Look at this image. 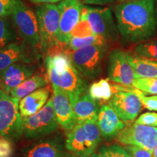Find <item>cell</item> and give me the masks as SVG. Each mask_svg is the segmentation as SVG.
<instances>
[{"instance_id":"6da1fadb","label":"cell","mask_w":157,"mask_h":157,"mask_svg":"<svg viewBox=\"0 0 157 157\" xmlns=\"http://www.w3.org/2000/svg\"><path fill=\"white\" fill-rule=\"evenodd\" d=\"M114 14L119 34L126 43L136 44L146 42L156 34L154 0L119 3Z\"/></svg>"},{"instance_id":"7a4b0ae2","label":"cell","mask_w":157,"mask_h":157,"mask_svg":"<svg viewBox=\"0 0 157 157\" xmlns=\"http://www.w3.org/2000/svg\"><path fill=\"white\" fill-rule=\"evenodd\" d=\"M45 65L49 80L52 85L68 94L73 105L87 90L83 76L75 68L68 55L60 50L49 54L45 59Z\"/></svg>"},{"instance_id":"3957f363","label":"cell","mask_w":157,"mask_h":157,"mask_svg":"<svg viewBox=\"0 0 157 157\" xmlns=\"http://www.w3.org/2000/svg\"><path fill=\"white\" fill-rule=\"evenodd\" d=\"M101 141L97 122L77 124L67 134L65 146L78 157H90Z\"/></svg>"},{"instance_id":"277c9868","label":"cell","mask_w":157,"mask_h":157,"mask_svg":"<svg viewBox=\"0 0 157 157\" xmlns=\"http://www.w3.org/2000/svg\"><path fill=\"white\" fill-rule=\"evenodd\" d=\"M40 44L42 52H50L60 48L58 35L60 31V13L58 5L54 4H43L36 7Z\"/></svg>"},{"instance_id":"5b68a950","label":"cell","mask_w":157,"mask_h":157,"mask_svg":"<svg viewBox=\"0 0 157 157\" xmlns=\"http://www.w3.org/2000/svg\"><path fill=\"white\" fill-rule=\"evenodd\" d=\"M20 100L0 90V137L10 141L23 136V117L19 111Z\"/></svg>"},{"instance_id":"8992f818","label":"cell","mask_w":157,"mask_h":157,"mask_svg":"<svg viewBox=\"0 0 157 157\" xmlns=\"http://www.w3.org/2000/svg\"><path fill=\"white\" fill-rule=\"evenodd\" d=\"M108 50V45L96 44L65 52L82 76L93 79L101 74L102 63Z\"/></svg>"},{"instance_id":"52a82bcc","label":"cell","mask_w":157,"mask_h":157,"mask_svg":"<svg viewBox=\"0 0 157 157\" xmlns=\"http://www.w3.org/2000/svg\"><path fill=\"white\" fill-rule=\"evenodd\" d=\"M59 126L51 98L40 111L23 118V136L26 139L42 138L56 132Z\"/></svg>"},{"instance_id":"ba28073f","label":"cell","mask_w":157,"mask_h":157,"mask_svg":"<svg viewBox=\"0 0 157 157\" xmlns=\"http://www.w3.org/2000/svg\"><path fill=\"white\" fill-rule=\"evenodd\" d=\"M116 93L109 101V105L119 117L126 123H131L138 117L142 103L133 87L114 84Z\"/></svg>"},{"instance_id":"9c48e42d","label":"cell","mask_w":157,"mask_h":157,"mask_svg":"<svg viewBox=\"0 0 157 157\" xmlns=\"http://www.w3.org/2000/svg\"><path fill=\"white\" fill-rule=\"evenodd\" d=\"M82 14L87 20L94 34L103 36L109 43L118 40L119 32L109 7L84 6Z\"/></svg>"},{"instance_id":"30bf717a","label":"cell","mask_w":157,"mask_h":157,"mask_svg":"<svg viewBox=\"0 0 157 157\" xmlns=\"http://www.w3.org/2000/svg\"><path fill=\"white\" fill-rule=\"evenodd\" d=\"M11 17L13 25L25 42L33 48L39 46L40 35L36 13L22 2L15 7Z\"/></svg>"},{"instance_id":"8fae6325","label":"cell","mask_w":157,"mask_h":157,"mask_svg":"<svg viewBox=\"0 0 157 157\" xmlns=\"http://www.w3.org/2000/svg\"><path fill=\"white\" fill-rule=\"evenodd\" d=\"M117 141L124 146L140 147L153 151L157 146V127L137 123L127 125L117 135Z\"/></svg>"},{"instance_id":"7c38bea8","label":"cell","mask_w":157,"mask_h":157,"mask_svg":"<svg viewBox=\"0 0 157 157\" xmlns=\"http://www.w3.org/2000/svg\"><path fill=\"white\" fill-rule=\"evenodd\" d=\"M58 6L60 13L58 42L60 48H63L68 46L72 31L80 20L84 5L81 0H63Z\"/></svg>"},{"instance_id":"4fadbf2b","label":"cell","mask_w":157,"mask_h":157,"mask_svg":"<svg viewBox=\"0 0 157 157\" xmlns=\"http://www.w3.org/2000/svg\"><path fill=\"white\" fill-rule=\"evenodd\" d=\"M107 70L110 81L126 87H132L136 76L127 60L126 52L120 49L111 51L108 60Z\"/></svg>"},{"instance_id":"5bb4252c","label":"cell","mask_w":157,"mask_h":157,"mask_svg":"<svg viewBox=\"0 0 157 157\" xmlns=\"http://www.w3.org/2000/svg\"><path fill=\"white\" fill-rule=\"evenodd\" d=\"M52 99L58 124L62 129L68 132L76 124L73 106L71 104L68 94L56 85H52Z\"/></svg>"},{"instance_id":"9a60e30c","label":"cell","mask_w":157,"mask_h":157,"mask_svg":"<svg viewBox=\"0 0 157 157\" xmlns=\"http://www.w3.org/2000/svg\"><path fill=\"white\" fill-rule=\"evenodd\" d=\"M63 154V138L53 136L24 147L17 157H62Z\"/></svg>"},{"instance_id":"2e32d148","label":"cell","mask_w":157,"mask_h":157,"mask_svg":"<svg viewBox=\"0 0 157 157\" xmlns=\"http://www.w3.org/2000/svg\"><path fill=\"white\" fill-rule=\"evenodd\" d=\"M29 63L17 62L0 71L2 90L7 93L17 87L34 73L36 67Z\"/></svg>"},{"instance_id":"e0dca14e","label":"cell","mask_w":157,"mask_h":157,"mask_svg":"<svg viewBox=\"0 0 157 157\" xmlns=\"http://www.w3.org/2000/svg\"><path fill=\"white\" fill-rule=\"evenodd\" d=\"M97 124L101 137L105 139L117 137L127 127V124L121 120L109 104H104L100 107Z\"/></svg>"},{"instance_id":"ac0fdd59","label":"cell","mask_w":157,"mask_h":157,"mask_svg":"<svg viewBox=\"0 0 157 157\" xmlns=\"http://www.w3.org/2000/svg\"><path fill=\"white\" fill-rule=\"evenodd\" d=\"M50 87H44L25 96L19 102V111L23 118L29 117L40 111L48 101Z\"/></svg>"},{"instance_id":"d6986e66","label":"cell","mask_w":157,"mask_h":157,"mask_svg":"<svg viewBox=\"0 0 157 157\" xmlns=\"http://www.w3.org/2000/svg\"><path fill=\"white\" fill-rule=\"evenodd\" d=\"M76 124L84 122H97L99 103L93 100L89 94H84L74 104Z\"/></svg>"},{"instance_id":"ffe728a7","label":"cell","mask_w":157,"mask_h":157,"mask_svg":"<svg viewBox=\"0 0 157 157\" xmlns=\"http://www.w3.org/2000/svg\"><path fill=\"white\" fill-rule=\"evenodd\" d=\"M31 60L24 47L16 42L0 48V71L15 63H30Z\"/></svg>"},{"instance_id":"44dd1931","label":"cell","mask_w":157,"mask_h":157,"mask_svg":"<svg viewBox=\"0 0 157 157\" xmlns=\"http://www.w3.org/2000/svg\"><path fill=\"white\" fill-rule=\"evenodd\" d=\"M127 58L134 70L136 78H157L156 60L143 58L134 52H127Z\"/></svg>"},{"instance_id":"7402d4cb","label":"cell","mask_w":157,"mask_h":157,"mask_svg":"<svg viewBox=\"0 0 157 157\" xmlns=\"http://www.w3.org/2000/svg\"><path fill=\"white\" fill-rule=\"evenodd\" d=\"M48 84V81L46 78H44L41 74H36V75L31 76L17 87L12 90L9 94L12 97L17 98L21 101L25 96L34 93V91L40 88L44 87Z\"/></svg>"},{"instance_id":"603a6c76","label":"cell","mask_w":157,"mask_h":157,"mask_svg":"<svg viewBox=\"0 0 157 157\" xmlns=\"http://www.w3.org/2000/svg\"><path fill=\"white\" fill-rule=\"evenodd\" d=\"M110 79L101 78L99 81L93 82L88 90L89 95L98 103L109 101L115 93L113 84L110 83Z\"/></svg>"},{"instance_id":"cb8c5ba5","label":"cell","mask_w":157,"mask_h":157,"mask_svg":"<svg viewBox=\"0 0 157 157\" xmlns=\"http://www.w3.org/2000/svg\"><path fill=\"white\" fill-rule=\"evenodd\" d=\"M109 42L103 36L99 35H93V36L85 37H71L67 46L69 50L75 51L84 47L90 46V45H108Z\"/></svg>"},{"instance_id":"d4e9b609","label":"cell","mask_w":157,"mask_h":157,"mask_svg":"<svg viewBox=\"0 0 157 157\" xmlns=\"http://www.w3.org/2000/svg\"><path fill=\"white\" fill-rule=\"evenodd\" d=\"M133 51L137 56L157 61V38L136 44Z\"/></svg>"},{"instance_id":"484cf974","label":"cell","mask_w":157,"mask_h":157,"mask_svg":"<svg viewBox=\"0 0 157 157\" xmlns=\"http://www.w3.org/2000/svg\"><path fill=\"white\" fill-rule=\"evenodd\" d=\"M15 30L7 17H0V48L15 42Z\"/></svg>"},{"instance_id":"4316f807","label":"cell","mask_w":157,"mask_h":157,"mask_svg":"<svg viewBox=\"0 0 157 157\" xmlns=\"http://www.w3.org/2000/svg\"><path fill=\"white\" fill-rule=\"evenodd\" d=\"M132 87L144 94L157 95V78H136Z\"/></svg>"},{"instance_id":"83f0119b","label":"cell","mask_w":157,"mask_h":157,"mask_svg":"<svg viewBox=\"0 0 157 157\" xmlns=\"http://www.w3.org/2000/svg\"><path fill=\"white\" fill-rule=\"evenodd\" d=\"M96 35L90 28L87 20L84 15L81 14L80 20L71 33V37H85Z\"/></svg>"},{"instance_id":"f1b7e54d","label":"cell","mask_w":157,"mask_h":157,"mask_svg":"<svg viewBox=\"0 0 157 157\" xmlns=\"http://www.w3.org/2000/svg\"><path fill=\"white\" fill-rule=\"evenodd\" d=\"M99 152L105 157H130L126 149L116 144L101 147Z\"/></svg>"},{"instance_id":"f546056e","label":"cell","mask_w":157,"mask_h":157,"mask_svg":"<svg viewBox=\"0 0 157 157\" xmlns=\"http://www.w3.org/2000/svg\"><path fill=\"white\" fill-rule=\"evenodd\" d=\"M135 92L140 98L142 105L149 111H157V95L146 96L140 90L135 88Z\"/></svg>"},{"instance_id":"4dcf8cb0","label":"cell","mask_w":157,"mask_h":157,"mask_svg":"<svg viewBox=\"0 0 157 157\" xmlns=\"http://www.w3.org/2000/svg\"><path fill=\"white\" fill-rule=\"evenodd\" d=\"M23 0H0V17L11 15L15 7Z\"/></svg>"},{"instance_id":"1f68e13d","label":"cell","mask_w":157,"mask_h":157,"mask_svg":"<svg viewBox=\"0 0 157 157\" xmlns=\"http://www.w3.org/2000/svg\"><path fill=\"white\" fill-rule=\"evenodd\" d=\"M135 123L149 127H157V113L154 112L143 113L137 118Z\"/></svg>"},{"instance_id":"d6a6232c","label":"cell","mask_w":157,"mask_h":157,"mask_svg":"<svg viewBox=\"0 0 157 157\" xmlns=\"http://www.w3.org/2000/svg\"><path fill=\"white\" fill-rule=\"evenodd\" d=\"M124 148L130 155V157H153L152 151L140 147L125 146Z\"/></svg>"},{"instance_id":"836d02e7","label":"cell","mask_w":157,"mask_h":157,"mask_svg":"<svg viewBox=\"0 0 157 157\" xmlns=\"http://www.w3.org/2000/svg\"><path fill=\"white\" fill-rule=\"evenodd\" d=\"M13 154L12 141L0 137V157H11Z\"/></svg>"},{"instance_id":"e575fe53","label":"cell","mask_w":157,"mask_h":157,"mask_svg":"<svg viewBox=\"0 0 157 157\" xmlns=\"http://www.w3.org/2000/svg\"><path fill=\"white\" fill-rule=\"evenodd\" d=\"M82 3L90 5H105L114 3L117 0H81Z\"/></svg>"},{"instance_id":"d590c367","label":"cell","mask_w":157,"mask_h":157,"mask_svg":"<svg viewBox=\"0 0 157 157\" xmlns=\"http://www.w3.org/2000/svg\"><path fill=\"white\" fill-rule=\"evenodd\" d=\"M32 3L36 5H43V4H54L60 2L63 0H30Z\"/></svg>"},{"instance_id":"8d00e7d4","label":"cell","mask_w":157,"mask_h":157,"mask_svg":"<svg viewBox=\"0 0 157 157\" xmlns=\"http://www.w3.org/2000/svg\"><path fill=\"white\" fill-rule=\"evenodd\" d=\"M90 157H105V156H104L101 153L98 152V153H94V154Z\"/></svg>"},{"instance_id":"74e56055","label":"cell","mask_w":157,"mask_h":157,"mask_svg":"<svg viewBox=\"0 0 157 157\" xmlns=\"http://www.w3.org/2000/svg\"><path fill=\"white\" fill-rule=\"evenodd\" d=\"M62 157H78V156H75L74 154H67V153H64Z\"/></svg>"},{"instance_id":"f35d334b","label":"cell","mask_w":157,"mask_h":157,"mask_svg":"<svg viewBox=\"0 0 157 157\" xmlns=\"http://www.w3.org/2000/svg\"><path fill=\"white\" fill-rule=\"evenodd\" d=\"M154 7H155V15H156V19L157 23V0H154Z\"/></svg>"},{"instance_id":"ab89813d","label":"cell","mask_w":157,"mask_h":157,"mask_svg":"<svg viewBox=\"0 0 157 157\" xmlns=\"http://www.w3.org/2000/svg\"><path fill=\"white\" fill-rule=\"evenodd\" d=\"M152 155H153V157H157V146L152 151Z\"/></svg>"},{"instance_id":"60d3db41","label":"cell","mask_w":157,"mask_h":157,"mask_svg":"<svg viewBox=\"0 0 157 157\" xmlns=\"http://www.w3.org/2000/svg\"><path fill=\"white\" fill-rule=\"evenodd\" d=\"M119 3H123L127 2H132V1H137V0H117Z\"/></svg>"},{"instance_id":"b9f144b4","label":"cell","mask_w":157,"mask_h":157,"mask_svg":"<svg viewBox=\"0 0 157 157\" xmlns=\"http://www.w3.org/2000/svg\"><path fill=\"white\" fill-rule=\"evenodd\" d=\"M0 90H2V82H1V79H0Z\"/></svg>"}]
</instances>
